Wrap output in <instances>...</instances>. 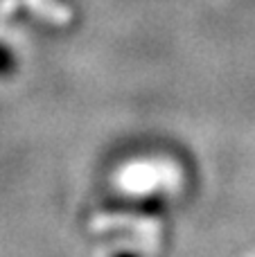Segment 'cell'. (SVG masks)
<instances>
[{
  "label": "cell",
  "mask_w": 255,
  "mask_h": 257,
  "mask_svg": "<svg viewBox=\"0 0 255 257\" xmlns=\"http://www.w3.org/2000/svg\"><path fill=\"white\" fill-rule=\"evenodd\" d=\"M27 5H30L34 12H41L43 16H48L50 21L54 23H68V9L63 7V5L54 3V0H27Z\"/></svg>",
  "instance_id": "obj_1"
},
{
  "label": "cell",
  "mask_w": 255,
  "mask_h": 257,
  "mask_svg": "<svg viewBox=\"0 0 255 257\" xmlns=\"http://www.w3.org/2000/svg\"><path fill=\"white\" fill-rule=\"evenodd\" d=\"M117 257H136V255H129V253H124V255H117Z\"/></svg>",
  "instance_id": "obj_2"
}]
</instances>
